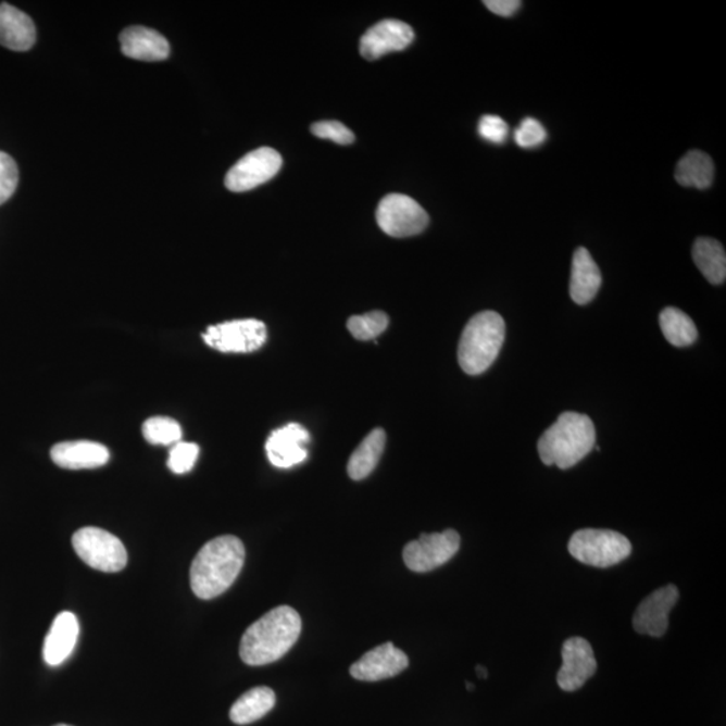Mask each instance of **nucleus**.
Masks as SVG:
<instances>
[{
    "instance_id": "obj_1",
    "label": "nucleus",
    "mask_w": 726,
    "mask_h": 726,
    "mask_svg": "<svg viewBox=\"0 0 726 726\" xmlns=\"http://www.w3.org/2000/svg\"><path fill=\"white\" fill-rule=\"evenodd\" d=\"M302 633V617L288 605L266 612L242 635L240 656L249 666H264L285 656Z\"/></svg>"
},
{
    "instance_id": "obj_2",
    "label": "nucleus",
    "mask_w": 726,
    "mask_h": 726,
    "mask_svg": "<svg viewBox=\"0 0 726 726\" xmlns=\"http://www.w3.org/2000/svg\"><path fill=\"white\" fill-rule=\"evenodd\" d=\"M246 563V548L235 536L209 541L192 561L190 584L197 598L210 600L231 587Z\"/></svg>"
},
{
    "instance_id": "obj_3",
    "label": "nucleus",
    "mask_w": 726,
    "mask_h": 726,
    "mask_svg": "<svg viewBox=\"0 0 726 726\" xmlns=\"http://www.w3.org/2000/svg\"><path fill=\"white\" fill-rule=\"evenodd\" d=\"M597 446V430L591 418L583 413L565 412L544 430L538 440L543 464L568 470L580 463Z\"/></svg>"
},
{
    "instance_id": "obj_4",
    "label": "nucleus",
    "mask_w": 726,
    "mask_h": 726,
    "mask_svg": "<svg viewBox=\"0 0 726 726\" xmlns=\"http://www.w3.org/2000/svg\"><path fill=\"white\" fill-rule=\"evenodd\" d=\"M506 325L496 311L479 312L471 317L459 342L458 360L464 373L479 376L496 362L501 351Z\"/></svg>"
},
{
    "instance_id": "obj_5",
    "label": "nucleus",
    "mask_w": 726,
    "mask_h": 726,
    "mask_svg": "<svg viewBox=\"0 0 726 726\" xmlns=\"http://www.w3.org/2000/svg\"><path fill=\"white\" fill-rule=\"evenodd\" d=\"M569 553L577 561L594 568H610L628 559L633 544L621 533L605 529H583L572 536Z\"/></svg>"
},
{
    "instance_id": "obj_6",
    "label": "nucleus",
    "mask_w": 726,
    "mask_h": 726,
    "mask_svg": "<svg viewBox=\"0 0 726 726\" xmlns=\"http://www.w3.org/2000/svg\"><path fill=\"white\" fill-rule=\"evenodd\" d=\"M73 548L85 564L96 571L116 573L126 568L127 549L116 536L99 527H83L72 538Z\"/></svg>"
},
{
    "instance_id": "obj_7",
    "label": "nucleus",
    "mask_w": 726,
    "mask_h": 726,
    "mask_svg": "<svg viewBox=\"0 0 726 726\" xmlns=\"http://www.w3.org/2000/svg\"><path fill=\"white\" fill-rule=\"evenodd\" d=\"M377 223L385 234L404 238L422 234L429 224V217L413 198L389 195L379 202Z\"/></svg>"
},
{
    "instance_id": "obj_8",
    "label": "nucleus",
    "mask_w": 726,
    "mask_h": 726,
    "mask_svg": "<svg viewBox=\"0 0 726 726\" xmlns=\"http://www.w3.org/2000/svg\"><path fill=\"white\" fill-rule=\"evenodd\" d=\"M266 326L258 320H240L210 326L203 333L205 343L221 353H252L266 342Z\"/></svg>"
},
{
    "instance_id": "obj_9",
    "label": "nucleus",
    "mask_w": 726,
    "mask_h": 726,
    "mask_svg": "<svg viewBox=\"0 0 726 726\" xmlns=\"http://www.w3.org/2000/svg\"><path fill=\"white\" fill-rule=\"evenodd\" d=\"M461 548V536L452 529L433 535H422L418 540L405 544L402 559L412 572H430L445 565Z\"/></svg>"
},
{
    "instance_id": "obj_10",
    "label": "nucleus",
    "mask_w": 726,
    "mask_h": 726,
    "mask_svg": "<svg viewBox=\"0 0 726 726\" xmlns=\"http://www.w3.org/2000/svg\"><path fill=\"white\" fill-rule=\"evenodd\" d=\"M283 166L279 152L270 147L249 152L242 157L226 174L225 186L230 191L243 192L256 189L271 180Z\"/></svg>"
},
{
    "instance_id": "obj_11",
    "label": "nucleus",
    "mask_w": 726,
    "mask_h": 726,
    "mask_svg": "<svg viewBox=\"0 0 726 726\" xmlns=\"http://www.w3.org/2000/svg\"><path fill=\"white\" fill-rule=\"evenodd\" d=\"M679 591L673 586L662 587L646 598L635 611L633 626L635 631L661 638L667 633L668 615L678 603Z\"/></svg>"
},
{
    "instance_id": "obj_12",
    "label": "nucleus",
    "mask_w": 726,
    "mask_h": 726,
    "mask_svg": "<svg viewBox=\"0 0 726 726\" xmlns=\"http://www.w3.org/2000/svg\"><path fill=\"white\" fill-rule=\"evenodd\" d=\"M415 39L410 25L396 20H385L363 34L360 52L363 59L374 61L391 52H401Z\"/></svg>"
},
{
    "instance_id": "obj_13",
    "label": "nucleus",
    "mask_w": 726,
    "mask_h": 726,
    "mask_svg": "<svg viewBox=\"0 0 726 726\" xmlns=\"http://www.w3.org/2000/svg\"><path fill=\"white\" fill-rule=\"evenodd\" d=\"M597 668L598 662L588 640L571 638L563 646V666L558 674V684L564 691H576L593 677Z\"/></svg>"
},
{
    "instance_id": "obj_14",
    "label": "nucleus",
    "mask_w": 726,
    "mask_h": 726,
    "mask_svg": "<svg viewBox=\"0 0 726 726\" xmlns=\"http://www.w3.org/2000/svg\"><path fill=\"white\" fill-rule=\"evenodd\" d=\"M410 666V660L404 651L397 649L393 643H384L366 652L350 667V674L355 679L365 683H377L396 677Z\"/></svg>"
},
{
    "instance_id": "obj_15",
    "label": "nucleus",
    "mask_w": 726,
    "mask_h": 726,
    "mask_svg": "<svg viewBox=\"0 0 726 726\" xmlns=\"http://www.w3.org/2000/svg\"><path fill=\"white\" fill-rule=\"evenodd\" d=\"M310 441L309 430L300 424H288L274 430L265 442L266 456L277 468H291L303 463L309 452L305 445Z\"/></svg>"
},
{
    "instance_id": "obj_16",
    "label": "nucleus",
    "mask_w": 726,
    "mask_h": 726,
    "mask_svg": "<svg viewBox=\"0 0 726 726\" xmlns=\"http://www.w3.org/2000/svg\"><path fill=\"white\" fill-rule=\"evenodd\" d=\"M50 455L57 466L66 470L99 468L110 461L107 447L87 440L60 442L52 448Z\"/></svg>"
},
{
    "instance_id": "obj_17",
    "label": "nucleus",
    "mask_w": 726,
    "mask_h": 726,
    "mask_svg": "<svg viewBox=\"0 0 726 726\" xmlns=\"http://www.w3.org/2000/svg\"><path fill=\"white\" fill-rule=\"evenodd\" d=\"M79 624L70 611L57 615L43 644V660L49 666H60L71 656L77 644Z\"/></svg>"
},
{
    "instance_id": "obj_18",
    "label": "nucleus",
    "mask_w": 726,
    "mask_h": 726,
    "mask_svg": "<svg viewBox=\"0 0 726 726\" xmlns=\"http://www.w3.org/2000/svg\"><path fill=\"white\" fill-rule=\"evenodd\" d=\"M122 52L139 61H163L168 59L170 43L161 33L143 26H130L121 34Z\"/></svg>"
},
{
    "instance_id": "obj_19",
    "label": "nucleus",
    "mask_w": 726,
    "mask_h": 726,
    "mask_svg": "<svg viewBox=\"0 0 726 726\" xmlns=\"http://www.w3.org/2000/svg\"><path fill=\"white\" fill-rule=\"evenodd\" d=\"M37 39L36 25L30 16L14 5L0 4V45L14 52H27Z\"/></svg>"
},
{
    "instance_id": "obj_20",
    "label": "nucleus",
    "mask_w": 726,
    "mask_h": 726,
    "mask_svg": "<svg viewBox=\"0 0 726 726\" xmlns=\"http://www.w3.org/2000/svg\"><path fill=\"white\" fill-rule=\"evenodd\" d=\"M601 287V272L586 248L576 249L572 261L569 293L578 305L591 303Z\"/></svg>"
},
{
    "instance_id": "obj_21",
    "label": "nucleus",
    "mask_w": 726,
    "mask_h": 726,
    "mask_svg": "<svg viewBox=\"0 0 726 726\" xmlns=\"http://www.w3.org/2000/svg\"><path fill=\"white\" fill-rule=\"evenodd\" d=\"M385 445H387V434L381 428L373 429L371 434L362 440L356 447L353 455L348 463V473L351 479L362 480L367 478L377 467L381 459Z\"/></svg>"
},
{
    "instance_id": "obj_22",
    "label": "nucleus",
    "mask_w": 726,
    "mask_h": 726,
    "mask_svg": "<svg viewBox=\"0 0 726 726\" xmlns=\"http://www.w3.org/2000/svg\"><path fill=\"white\" fill-rule=\"evenodd\" d=\"M276 703L275 691L259 686L242 694L230 709V719L237 725H248L263 718L274 709Z\"/></svg>"
},
{
    "instance_id": "obj_23",
    "label": "nucleus",
    "mask_w": 726,
    "mask_h": 726,
    "mask_svg": "<svg viewBox=\"0 0 726 726\" xmlns=\"http://www.w3.org/2000/svg\"><path fill=\"white\" fill-rule=\"evenodd\" d=\"M693 260L709 283L723 285L726 279V254L722 243L709 237L699 238L694 242Z\"/></svg>"
},
{
    "instance_id": "obj_24",
    "label": "nucleus",
    "mask_w": 726,
    "mask_h": 726,
    "mask_svg": "<svg viewBox=\"0 0 726 726\" xmlns=\"http://www.w3.org/2000/svg\"><path fill=\"white\" fill-rule=\"evenodd\" d=\"M714 164L708 154L702 151H690L677 164L675 180L680 186L708 189L713 184Z\"/></svg>"
},
{
    "instance_id": "obj_25",
    "label": "nucleus",
    "mask_w": 726,
    "mask_h": 726,
    "mask_svg": "<svg viewBox=\"0 0 726 726\" xmlns=\"http://www.w3.org/2000/svg\"><path fill=\"white\" fill-rule=\"evenodd\" d=\"M660 325L663 336L675 348H686V346L693 345L699 338V330L694 322L679 309L663 310L660 315Z\"/></svg>"
},
{
    "instance_id": "obj_26",
    "label": "nucleus",
    "mask_w": 726,
    "mask_h": 726,
    "mask_svg": "<svg viewBox=\"0 0 726 726\" xmlns=\"http://www.w3.org/2000/svg\"><path fill=\"white\" fill-rule=\"evenodd\" d=\"M143 436L150 445L174 446L182 439L180 425L170 417H151L143 425Z\"/></svg>"
},
{
    "instance_id": "obj_27",
    "label": "nucleus",
    "mask_w": 726,
    "mask_h": 726,
    "mask_svg": "<svg viewBox=\"0 0 726 726\" xmlns=\"http://www.w3.org/2000/svg\"><path fill=\"white\" fill-rule=\"evenodd\" d=\"M389 326V317L383 311L367 312L365 315L351 316L348 321V328L356 339L371 340L387 330Z\"/></svg>"
},
{
    "instance_id": "obj_28",
    "label": "nucleus",
    "mask_w": 726,
    "mask_h": 726,
    "mask_svg": "<svg viewBox=\"0 0 726 726\" xmlns=\"http://www.w3.org/2000/svg\"><path fill=\"white\" fill-rule=\"evenodd\" d=\"M200 447L195 442L179 441L170 451L167 466L174 474H186L195 467Z\"/></svg>"
},
{
    "instance_id": "obj_29",
    "label": "nucleus",
    "mask_w": 726,
    "mask_h": 726,
    "mask_svg": "<svg viewBox=\"0 0 726 726\" xmlns=\"http://www.w3.org/2000/svg\"><path fill=\"white\" fill-rule=\"evenodd\" d=\"M20 173L13 158L0 151V205L13 197L18 186Z\"/></svg>"
},
{
    "instance_id": "obj_30",
    "label": "nucleus",
    "mask_w": 726,
    "mask_h": 726,
    "mask_svg": "<svg viewBox=\"0 0 726 726\" xmlns=\"http://www.w3.org/2000/svg\"><path fill=\"white\" fill-rule=\"evenodd\" d=\"M547 138V129L533 117H526L525 121H522L514 134V139L522 149H533V147L541 146Z\"/></svg>"
},
{
    "instance_id": "obj_31",
    "label": "nucleus",
    "mask_w": 726,
    "mask_h": 726,
    "mask_svg": "<svg viewBox=\"0 0 726 726\" xmlns=\"http://www.w3.org/2000/svg\"><path fill=\"white\" fill-rule=\"evenodd\" d=\"M311 133L316 138L327 139L340 146L353 143L355 136L351 130L339 122H320L312 124Z\"/></svg>"
},
{
    "instance_id": "obj_32",
    "label": "nucleus",
    "mask_w": 726,
    "mask_h": 726,
    "mask_svg": "<svg viewBox=\"0 0 726 726\" xmlns=\"http://www.w3.org/2000/svg\"><path fill=\"white\" fill-rule=\"evenodd\" d=\"M478 133L480 138L490 141V143L502 145L508 139L509 126L502 117L485 115L480 118Z\"/></svg>"
},
{
    "instance_id": "obj_33",
    "label": "nucleus",
    "mask_w": 726,
    "mask_h": 726,
    "mask_svg": "<svg viewBox=\"0 0 726 726\" xmlns=\"http://www.w3.org/2000/svg\"><path fill=\"white\" fill-rule=\"evenodd\" d=\"M520 0H486L485 5L499 16H512L521 8Z\"/></svg>"
},
{
    "instance_id": "obj_34",
    "label": "nucleus",
    "mask_w": 726,
    "mask_h": 726,
    "mask_svg": "<svg viewBox=\"0 0 726 726\" xmlns=\"http://www.w3.org/2000/svg\"><path fill=\"white\" fill-rule=\"evenodd\" d=\"M476 673H478L479 678H485V679L487 678V674H489L487 673L486 667L480 665L476 666Z\"/></svg>"
},
{
    "instance_id": "obj_35",
    "label": "nucleus",
    "mask_w": 726,
    "mask_h": 726,
    "mask_svg": "<svg viewBox=\"0 0 726 726\" xmlns=\"http://www.w3.org/2000/svg\"><path fill=\"white\" fill-rule=\"evenodd\" d=\"M467 689L470 691H473L475 689V686L473 684L467 683Z\"/></svg>"
},
{
    "instance_id": "obj_36",
    "label": "nucleus",
    "mask_w": 726,
    "mask_h": 726,
    "mask_svg": "<svg viewBox=\"0 0 726 726\" xmlns=\"http://www.w3.org/2000/svg\"><path fill=\"white\" fill-rule=\"evenodd\" d=\"M54 726H72V725L59 724V725H54Z\"/></svg>"
}]
</instances>
